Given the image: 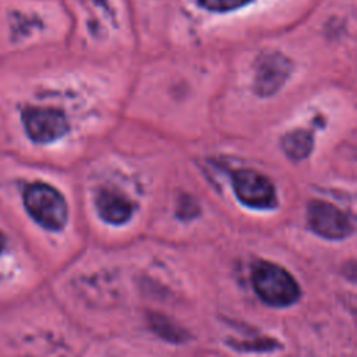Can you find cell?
I'll use <instances>...</instances> for the list:
<instances>
[{
  "mask_svg": "<svg viewBox=\"0 0 357 357\" xmlns=\"http://www.w3.org/2000/svg\"><path fill=\"white\" fill-rule=\"evenodd\" d=\"M252 286L265 303L275 307L290 305L300 296L298 284L293 276L271 262H258L254 266Z\"/></svg>",
  "mask_w": 357,
  "mask_h": 357,
  "instance_id": "obj_1",
  "label": "cell"
},
{
  "mask_svg": "<svg viewBox=\"0 0 357 357\" xmlns=\"http://www.w3.org/2000/svg\"><path fill=\"white\" fill-rule=\"evenodd\" d=\"M24 204L28 213L45 229L60 230L67 222V204L49 184L33 183L25 188Z\"/></svg>",
  "mask_w": 357,
  "mask_h": 357,
  "instance_id": "obj_2",
  "label": "cell"
},
{
  "mask_svg": "<svg viewBox=\"0 0 357 357\" xmlns=\"http://www.w3.org/2000/svg\"><path fill=\"white\" fill-rule=\"evenodd\" d=\"M233 188L240 202H243L245 206L255 209H271L278 204L272 183L268 180V177L255 170L241 169L234 172Z\"/></svg>",
  "mask_w": 357,
  "mask_h": 357,
  "instance_id": "obj_3",
  "label": "cell"
},
{
  "mask_svg": "<svg viewBox=\"0 0 357 357\" xmlns=\"http://www.w3.org/2000/svg\"><path fill=\"white\" fill-rule=\"evenodd\" d=\"M22 121L29 138L39 144L56 141L68 130L64 114L53 107H28L22 113Z\"/></svg>",
  "mask_w": 357,
  "mask_h": 357,
  "instance_id": "obj_4",
  "label": "cell"
},
{
  "mask_svg": "<svg viewBox=\"0 0 357 357\" xmlns=\"http://www.w3.org/2000/svg\"><path fill=\"white\" fill-rule=\"evenodd\" d=\"M308 223L317 234L326 238H343L353 231V225L343 211L318 199L308 205Z\"/></svg>",
  "mask_w": 357,
  "mask_h": 357,
  "instance_id": "obj_5",
  "label": "cell"
},
{
  "mask_svg": "<svg viewBox=\"0 0 357 357\" xmlns=\"http://www.w3.org/2000/svg\"><path fill=\"white\" fill-rule=\"evenodd\" d=\"M291 71V63L280 53H268L257 63L254 91L259 96H271L286 82Z\"/></svg>",
  "mask_w": 357,
  "mask_h": 357,
  "instance_id": "obj_6",
  "label": "cell"
},
{
  "mask_svg": "<svg viewBox=\"0 0 357 357\" xmlns=\"http://www.w3.org/2000/svg\"><path fill=\"white\" fill-rule=\"evenodd\" d=\"M96 208L100 218L113 225H121L131 218L132 204L123 195L102 190L96 197Z\"/></svg>",
  "mask_w": 357,
  "mask_h": 357,
  "instance_id": "obj_7",
  "label": "cell"
},
{
  "mask_svg": "<svg viewBox=\"0 0 357 357\" xmlns=\"http://www.w3.org/2000/svg\"><path fill=\"white\" fill-rule=\"evenodd\" d=\"M314 146L312 134L307 130H294L282 138V148L293 160L304 159L310 155Z\"/></svg>",
  "mask_w": 357,
  "mask_h": 357,
  "instance_id": "obj_8",
  "label": "cell"
},
{
  "mask_svg": "<svg viewBox=\"0 0 357 357\" xmlns=\"http://www.w3.org/2000/svg\"><path fill=\"white\" fill-rule=\"evenodd\" d=\"M252 0H198V3L211 11H230L248 4Z\"/></svg>",
  "mask_w": 357,
  "mask_h": 357,
  "instance_id": "obj_9",
  "label": "cell"
},
{
  "mask_svg": "<svg viewBox=\"0 0 357 357\" xmlns=\"http://www.w3.org/2000/svg\"><path fill=\"white\" fill-rule=\"evenodd\" d=\"M3 247H4V237H3V234L0 231V252L3 251Z\"/></svg>",
  "mask_w": 357,
  "mask_h": 357,
  "instance_id": "obj_10",
  "label": "cell"
}]
</instances>
